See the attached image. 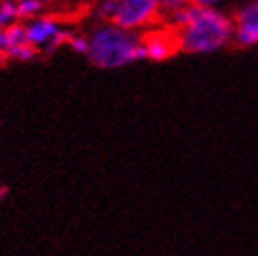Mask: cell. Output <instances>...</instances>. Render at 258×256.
Masks as SVG:
<instances>
[{
  "instance_id": "6da1fadb",
  "label": "cell",
  "mask_w": 258,
  "mask_h": 256,
  "mask_svg": "<svg viewBox=\"0 0 258 256\" xmlns=\"http://www.w3.org/2000/svg\"><path fill=\"white\" fill-rule=\"evenodd\" d=\"M170 28L176 30L178 50L189 55H208L225 48L233 40V19L216 7L187 5L170 15Z\"/></svg>"
},
{
  "instance_id": "7a4b0ae2",
  "label": "cell",
  "mask_w": 258,
  "mask_h": 256,
  "mask_svg": "<svg viewBox=\"0 0 258 256\" xmlns=\"http://www.w3.org/2000/svg\"><path fill=\"white\" fill-rule=\"evenodd\" d=\"M88 61L99 70H120L145 59L139 32L122 30L113 23H99L88 34Z\"/></svg>"
},
{
  "instance_id": "3957f363",
  "label": "cell",
  "mask_w": 258,
  "mask_h": 256,
  "mask_svg": "<svg viewBox=\"0 0 258 256\" xmlns=\"http://www.w3.org/2000/svg\"><path fill=\"white\" fill-rule=\"evenodd\" d=\"M160 17L158 0H115L111 23L128 32H143L153 28Z\"/></svg>"
},
{
  "instance_id": "277c9868",
  "label": "cell",
  "mask_w": 258,
  "mask_h": 256,
  "mask_svg": "<svg viewBox=\"0 0 258 256\" xmlns=\"http://www.w3.org/2000/svg\"><path fill=\"white\" fill-rule=\"evenodd\" d=\"M141 40H143V55L149 61H166L180 53L174 28H149L147 34H141Z\"/></svg>"
},
{
  "instance_id": "5b68a950",
  "label": "cell",
  "mask_w": 258,
  "mask_h": 256,
  "mask_svg": "<svg viewBox=\"0 0 258 256\" xmlns=\"http://www.w3.org/2000/svg\"><path fill=\"white\" fill-rule=\"evenodd\" d=\"M66 28L57 17L53 15H38L34 19H28L25 21V38H28V42L38 48V50H44L50 42L55 40V36Z\"/></svg>"
},
{
  "instance_id": "8992f818",
  "label": "cell",
  "mask_w": 258,
  "mask_h": 256,
  "mask_svg": "<svg viewBox=\"0 0 258 256\" xmlns=\"http://www.w3.org/2000/svg\"><path fill=\"white\" fill-rule=\"evenodd\" d=\"M233 25V42L237 46H258V0L237 11Z\"/></svg>"
},
{
  "instance_id": "52a82bcc",
  "label": "cell",
  "mask_w": 258,
  "mask_h": 256,
  "mask_svg": "<svg viewBox=\"0 0 258 256\" xmlns=\"http://www.w3.org/2000/svg\"><path fill=\"white\" fill-rule=\"evenodd\" d=\"M23 42H28V38H25V23L23 21L11 23L9 28L0 32V55H5L7 50L15 48Z\"/></svg>"
},
{
  "instance_id": "ba28073f",
  "label": "cell",
  "mask_w": 258,
  "mask_h": 256,
  "mask_svg": "<svg viewBox=\"0 0 258 256\" xmlns=\"http://www.w3.org/2000/svg\"><path fill=\"white\" fill-rule=\"evenodd\" d=\"M38 53H40V50L34 48L30 42H23V44H19L15 48L7 50L5 55H0V59H3V61H19V63H25V61H34L38 57Z\"/></svg>"
},
{
  "instance_id": "9c48e42d",
  "label": "cell",
  "mask_w": 258,
  "mask_h": 256,
  "mask_svg": "<svg viewBox=\"0 0 258 256\" xmlns=\"http://www.w3.org/2000/svg\"><path fill=\"white\" fill-rule=\"evenodd\" d=\"M15 21H19L17 5L13 3V0H3V3H0V32Z\"/></svg>"
},
{
  "instance_id": "30bf717a",
  "label": "cell",
  "mask_w": 258,
  "mask_h": 256,
  "mask_svg": "<svg viewBox=\"0 0 258 256\" xmlns=\"http://www.w3.org/2000/svg\"><path fill=\"white\" fill-rule=\"evenodd\" d=\"M113 11H115V0H99L95 7V17L101 23H111Z\"/></svg>"
},
{
  "instance_id": "8fae6325",
  "label": "cell",
  "mask_w": 258,
  "mask_h": 256,
  "mask_svg": "<svg viewBox=\"0 0 258 256\" xmlns=\"http://www.w3.org/2000/svg\"><path fill=\"white\" fill-rule=\"evenodd\" d=\"M68 46L74 50V53L86 55L88 53V36H84V34H72Z\"/></svg>"
},
{
  "instance_id": "7c38bea8",
  "label": "cell",
  "mask_w": 258,
  "mask_h": 256,
  "mask_svg": "<svg viewBox=\"0 0 258 256\" xmlns=\"http://www.w3.org/2000/svg\"><path fill=\"white\" fill-rule=\"evenodd\" d=\"M158 5H160V11H162V15H172V13H176L178 9H183L189 5V0H158Z\"/></svg>"
},
{
  "instance_id": "4fadbf2b",
  "label": "cell",
  "mask_w": 258,
  "mask_h": 256,
  "mask_svg": "<svg viewBox=\"0 0 258 256\" xmlns=\"http://www.w3.org/2000/svg\"><path fill=\"white\" fill-rule=\"evenodd\" d=\"M189 3L196 7H216L221 0H189Z\"/></svg>"
},
{
  "instance_id": "5bb4252c",
  "label": "cell",
  "mask_w": 258,
  "mask_h": 256,
  "mask_svg": "<svg viewBox=\"0 0 258 256\" xmlns=\"http://www.w3.org/2000/svg\"><path fill=\"white\" fill-rule=\"evenodd\" d=\"M13 3H15V5H17V3H23V0H13ZM30 3H38V5H42V7L46 9L48 5H53V3H55V0H30Z\"/></svg>"
},
{
  "instance_id": "9a60e30c",
  "label": "cell",
  "mask_w": 258,
  "mask_h": 256,
  "mask_svg": "<svg viewBox=\"0 0 258 256\" xmlns=\"http://www.w3.org/2000/svg\"><path fill=\"white\" fill-rule=\"evenodd\" d=\"M9 194H11V189H9L7 185H3V187H0V202H3V200H7V198H9Z\"/></svg>"
}]
</instances>
